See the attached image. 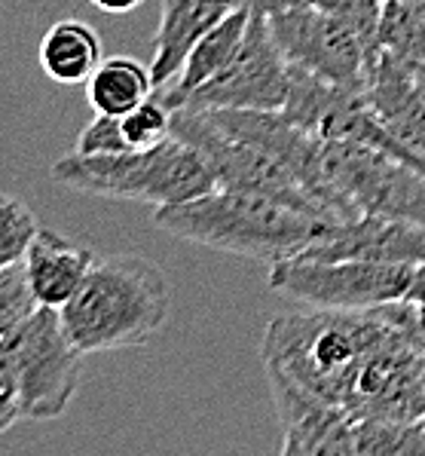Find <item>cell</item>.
I'll use <instances>...</instances> for the list:
<instances>
[{"label": "cell", "mask_w": 425, "mask_h": 456, "mask_svg": "<svg viewBox=\"0 0 425 456\" xmlns=\"http://www.w3.org/2000/svg\"><path fill=\"white\" fill-rule=\"evenodd\" d=\"M22 419V389H19L16 359L10 353V340L0 337V432Z\"/></svg>", "instance_id": "obj_24"}, {"label": "cell", "mask_w": 425, "mask_h": 456, "mask_svg": "<svg viewBox=\"0 0 425 456\" xmlns=\"http://www.w3.org/2000/svg\"><path fill=\"white\" fill-rule=\"evenodd\" d=\"M269 389L282 426V453H358V419L346 408L309 395L285 374L267 370Z\"/></svg>", "instance_id": "obj_11"}, {"label": "cell", "mask_w": 425, "mask_h": 456, "mask_svg": "<svg viewBox=\"0 0 425 456\" xmlns=\"http://www.w3.org/2000/svg\"><path fill=\"white\" fill-rule=\"evenodd\" d=\"M416 266L358 261V257H306L269 266V289L309 310L371 313L407 297Z\"/></svg>", "instance_id": "obj_6"}, {"label": "cell", "mask_w": 425, "mask_h": 456, "mask_svg": "<svg viewBox=\"0 0 425 456\" xmlns=\"http://www.w3.org/2000/svg\"><path fill=\"white\" fill-rule=\"evenodd\" d=\"M269 28L288 65L303 68L333 86L365 93L367 74L380 53H373L349 22L301 4L269 16Z\"/></svg>", "instance_id": "obj_9"}, {"label": "cell", "mask_w": 425, "mask_h": 456, "mask_svg": "<svg viewBox=\"0 0 425 456\" xmlns=\"http://www.w3.org/2000/svg\"><path fill=\"white\" fill-rule=\"evenodd\" d=\"M248 16L251 10L245 6H236L233 12L212 28L205 37L193 46V53L187 55V65L169 86L163 89V102L169 104L172 110L175 108H184L187 98H190L196 89L202 86L205 80H212L218 71H224V65L236 55L239 49L242 37H245V28H248Z\"/></svg>", "instance_id": "obj_16"}, {"label": "cell", "mask_w": 425, "mask_h": 456, "mask_svg": "<svg viewBox=\"0 0 425 456\" xmlns=\"http://www.w3.org/2000/svg\"><path fill=\"white\" fill-rule=\"evenodd\" d=\"M123 135L129 142L132 151H150V147L163 144L165 138H172V108L163 98H148L135 110L120 117Z\"/></svg>", "instance_id": "obj_22"}, {"label": "cell", "mask_w": 425, "mask_h": 456, "mask_svg": "<svg viewBox=\"0 0 425 456\" xmlns=\"http://www.w3.org/2000/svg\"><path fill=\"white\" fill-rule=\"evenodd\" d=\"M404 300H410V304H416L420 310H425V264L416 266V279H413V285H410V291Z\"/></svg>", "instance_id": "obj_27"}, {"label": "cell", "mask_w": 425, "mask_h": 456, "mask_svg": "<svg viewBox=\"0 0 425 456\" xmlns=\"http://www.w3.org/2000/svg\"><path fill=\"white\" fill-rule=\"evenodd\" d=\"M291 89V65L282 55L269 16L251 12L236 55L187 98L196 110H282Z\"/></svg>", "instance_id": "obj_10"}, {"label": "cell", "mask_w": 425, "mask_h": 456, "mask_svg": "<svg viewBox=\"0 0 425 456\" xmlns=\"http://www.w3.org/2000/svg\"><path fill=\"white\" fill-rule=\"evenodd\" d=\"M6 340L22 389V419H59L74 402L86 355L65 331L61 313L40 306Z\"/></svg>", "instance_id": "obj_8"}, {"label": "cell", "mask_w": 425, "mask_h": 456, "mask_svg": "<svg viewBox=\"0 0 425 456\" xmlns=\"http://www.w3.org/2000/svg\"><path fill=\"white\" fill-rule=\"evenodd\" d=\"M101 61L99 31L80 19H61L40 40V68L61 86L86 83Z\"/></svg>", "instance_id": "obj_17"}, {"label": "cell", "mask_w": 425, "mask_h": 456, "mask_svg": "<svg viewBox=\"0 0 425 456\" xmlns=\"http://www.w3.org/2000/svg\"><path fill=\"white\" fill-rule=\"evenodd\" d=\"M322 202L337 224L361 215L425 224V175L367 144L322 138Z\"/></svg>", "instance_id": "obj_5"}, {"label": "cell", "mask_w": 425, "mask_h": 456, "mask_svg": "<svg viewBox=\"0 0 425 456\" xmlns=\"http://www.w3.org/2000/svg\"><path fill=\"white\" fill-rule=\"evenodd\" d=\"M236 6H245L251 12H261V16H276L282 10H291V6H301L303 0H233Z\"/></svg>", "instance_id": "obj_25"}, {"label": "cell", "mask_w": 425, "mask_h": 456, "mask_svg": "<svg viewBox=\"0 0 425 456\" xmlns=\"http://www.w3.org/2000/svg\"><path fill=\"white\" fill-rule=\"evenodd\" d=\"M153 224L187 242L276 266L303 255L333 224L245 191H218L153 212Z\"/></svg>", "instance_id": "obj_2"}, {"label": "cell", "mask_w": 425, "mask_h": 456, "mask_svg": "<svg viewBox=\"0 0 425 456\" xmlns=\"http://www.w3.org/2000/svg\"><path fill=\"white\" fill-rule=\"evenodd\" d=\"M37 230V221L22 200L0 193V270L25 261Z\"/></svg>", "instance_id": "obj_20"}, {"label": "cell", "mask_w": 425, "mask_h": 456, "mask_svg": "<svg viewBox=\"0 0 425 456\" xmlns=\"http://www.w3.org/2000/svg\"><path fill=\"white\" fill-rule=\"evenodd\" d=\"M365 98L410 151L425 157V80L410 61L382 49L367 74Z\"/></svg>", "instance_id": "obj_13"}, {"label": "cell", "mask_w": 425, "mask_h": 456, "mask_svg": "<svg viewBox=\"0 0 425 456\" xmlns=\"http://www.w3.org/2000/svg\"><path fill=\"white\" fill-rule=\"evenodd\" d=\"M74 151L95 157V153H120V151H132V147L123 135L120 117L95 114V120H89L86 126H83L80 135H76Z\"/></svg>", "instance_id": "obj_23"}, {"label": "cell", "mask_w": 425, "mask_h": 456, "mask_svg": "<svg viewBox=\"0 0 425 456\" xmlns=\"http://www.w3.org/2000/svg\"><path fill=\"white\" fill-rule=\"evenodd\" d=\"M236 10L233 0H163L150 74L156 89H165L184 71L187 55L218 22Z\"/></svg>", "instance_id": "obj_14"}, {"label": "cell", "mask_w": 425, "mask_h": 456, "mask_svg": "<svg viewBox=\"0 0 425 456\" xmlns=\"http://www.w3.org/2000/svg\"><path fill=\"white\" fill-rule=\"evenodd\" d=\"M172 310L169 279L144 255H110L89 266L61 322L86 355L144 346Z\"/></svg>", "instance_id": "obj_3"}, {"label": "cell", "mask_w": 425, "mask_h": 456, "mask_svg": "<svg viewBox=\"0 0 425 456\" xmlns=\"http://www.w3.org/2000/svg\"><path fill=\"white\" fill-rule=\"evenodd\" d=\"M92 6H99L101 12H110V16H125V12L138 10L144 0H89Z\"/></svg>", "instance_id": "obj_26"}, {"label": "cell", "mask_w": 425, "mask_h": 456, "mask_svg": "<svg viewBox=\"0 0 425 456\" xmlns=\"http://www.w3.org/2000/svg\"><path fill=\"white\" fill-rule=\"evenodd\" d=\"M380 46L410 65H425V16L407 0H386L380 16Z\"/></svg>", "instance_id": "obj_19"}, {"label": "cell", "mask_w": 425, "mask_h": 456, "mask_svg": "<svg viewBox=\"0 0 425 456\" xmlns=\"http://www.w3.org/2000/svg\"><path fill=\"white\" fill-rule=\"evenodd\" d=\"M50 175L65 191L148 202L153 208L180 206L221 187L202 151L175 135L150 151L95 153V157L74 151L71 157L55 159Z\"/></svg>", "instance_id": "obj_4"}, {"label": "cell", "mask_w": 425, "mask_h": 456, "mask_svg": "<svg viewBox=\"0 0 425 456\" xmlns=\"http://www.w3.org/2000/svg\"><path fill=\"white\" fill-rule=\"evenodd\" d=\"M413 68H416V74H420L422 80H425V65H413Z\"/></svg>", "instance_id": "obj_29"}, {"label": "cell", "mask_w": 425, "mask_h": 456, "mask_svg": "<svg viewBox=\"0 0 425 456\" xmlns=\"http://www.w3.org/2000/svg\"><path fill=\"white\" fill-rule=\"evenodd\" d=\"M392 331L382 315L309 310L276 315L261 343L263 370L285 374L309 395L346 408L373 349Z\"/></svg>", "instance_id": "obj_1"}, {"label": "cell", "mask_w": 425, "mask_h": 456, "mask_svg": "<svg viewBox=\"0 0 425 456\" xmlns=\"http://www.w3.org/2000/svg\"><path fill=\"white\" fill-rule=\"evenodd\" d=\"M40 310V300L28 282L25 261L0 270V337L12 334Z\"/></svg>", "instance_id": "obj_21"}, {"label": "cell", "mask_w": 425, "mask_h": 456, "mask_svg": "<svg viewBox=\"0 0 425 456\" xmlns=\"http://www.w3.org/2000/svg\"><path fill=\"white\" fill-rule=\"evenodd\" d=\"M153 89L156 83L148 65L129 55H114V59H104L86 80V102L92 104L95 114L123 117L141 102H148Z\"/></svg>", "instance_id": "obj_18"}, {"label": "cell", "mask_w": 425, "mask_h": 456, "mask_svg": "<svg viewBox=\"0 0 425 456\" xmlns=\"http://www.w3.org/2000/svg\"><path fill=\"white\" fill-rule=\"evenodd\" d=\"M92 264V251L65 240L55 230H37L25 255L28 282L37 294L40 306H52V310H61L74 297Z\"/></svg>", "instance_id": "obj_15"}, {"label": "cell", "mask_w": 425, "mask_h": 456, "mask_svg": "<svg viewBox=\"0 0 425 456\" xmlns=\"http://www.w3.org/2000/svg\"><path fill=\"white\" fill-rule=\"evenodd\" d=\"M172 135L180 142L193 144L208 159L214 178L224 191H245L267 196V200L285 202L291 208H301L306 215H316L327 224H337L331 215L312 200L301 181L278 166L273 157L257 151L254 144L242 142V138L229 135L218 123L208 117V110L196 108H175L172 110Z\"/></svg>", "instance_id": "obj_7"}, {"label": "cell", "mask_w": 425, "mask_h": 456, "mask_svg": "<svg viewBox=\"0 0 425 456\" xmlns=\"http://www.w3.org/2000/svg\"><path fill=\"white\" fill-rule=\"evenodd\" d=\"M306 257H358L382 264H425V224L404 217L361 215L333 224L316 245L303 251Z\"/></svg>", "instance_id": "obj_12"}, {"label": "cell", "mask_w": 425, "mask_h": 456, "mask_svg": "<svg viewBox=\"0 0 425 456\" xmlns=\"http://www.w3.org/2000/svg\"><path fill=\"white\" fill-rule=\"evenodd\" d=\"M407 4H410V6H413V10H420V12H422V16H425V0H407Z\"/></svg>", "instance_id": "obj_28"}]
</instances>
